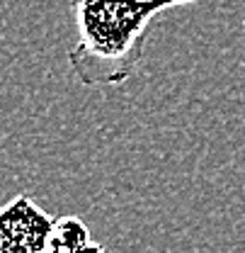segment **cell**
Returning a JSON list of instances; mask_svg holds the SVG:
<instances>
[{
	"mask_svg": "<svg viewBox=\"0 0 245 253\" xmlns=\"http://www.w3.org/2000/svg\"><path fill=\"white\" fill-rule=\"evenodd\" d=\"M197 0H73L75 44L68 66L85 88L129 81L143 59L153 20Z\"/></svg>",
	"mask_w": 245,
	"mask_h": 253,
	"instance_id": "obj_1",
	"label": "cell"
},
{
	"mask_svg": "<svg viewBox=\"0 0 245 253\" xmlns=\"http://www.w3.org/2000/svg\"><path fill=\"white\" fill-rule=\"evenodd\" d=\"M54 221L30 195H17L0 207V253H36L46 246Z\"/></svg>",
	"mask_w": 245,
	"mask_h": 253,
	"instance_id": "obj_2",
	"label": "cell"
},
{
	"mask_svg": "<svg viewBox=\"0 0 245 253\" xmlns=\"http://www.w3.org/2000/svg\"><path fill=\"white\" fill-rule=\"evenodd\" d=\"M36 253H105V246L92 241L90 229L78 217H59L46 246Z\"/></svg>",
	"mask_w": 245,
	"mask_h": 253,
	"instance_id": "obj_3",
	"label": "cell"
}]
</instances>
